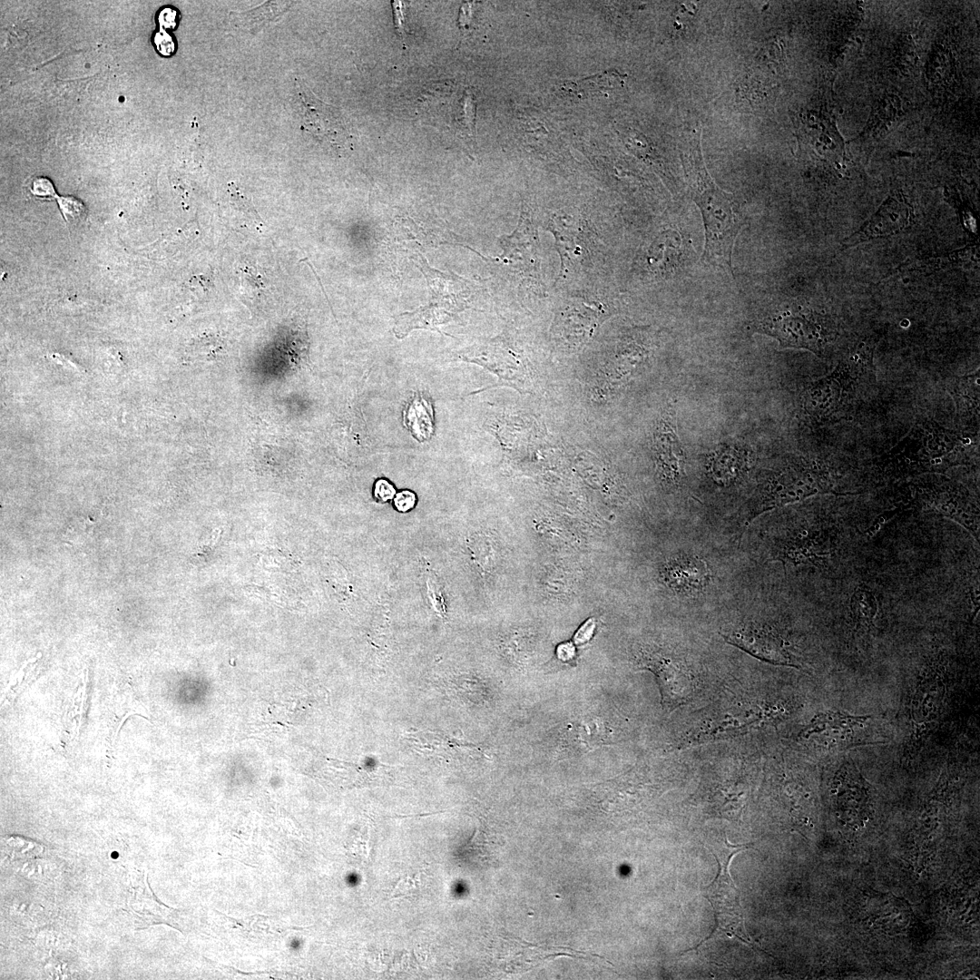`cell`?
Instances as JSON below:
<instances>
[{
    "instance_id": "cell-1",
    "label": "cell",
    "mask_w": 980,
    "mask_h": 980,
    "mask_svg": "<svg viewBox=\"0 0 980 980\" xmlns=\"http://www.w3.org/2000/svg\"><path fill=\"white\" fill-rule=\"evenodd\" d=\"M681 158L691 198L701 210L704 224L701 260L732 274L733 247L744 224L738 204L732 194L722 191L709 174L701 151V133L682 152Z\"/></svg>"
},
{
    "instance_id": "cell-2",
    "label": "cell",
    "mask_w": 980,
    "mask_h": 980,
    "mask_svg": "<svg viewBox=\"0 0 980 980\" xmlns=\"http://www.w3.org/2000/svg\"><path fill=\"white\" fill-rule=\"evenodd\" d=\"M935 421L920 418L886 456L899 474L941 472L960 463L971 441Z\"/></svg>"
},
{
    "instance_id": "cell-3",
    "label": "cell",
    "mask_w": 980,
    "mask_h": 980,
    "mask_svg": "<svg viewBox=\"0 0 980 980\" xmlns=\"http://www.w3.org/2000/svg\"><path fill=\"white\" fill-rule=\"evenodd\" d=\"M872 350L868 344L859 345L832 372L809 384L803 397V408L809 416L827 421L846 410L862 377L873 368Z\"/></svg>"
},
{
    "instance_id": "cell-4",
    "label": "cell",
    "mask_w": 980,
    "mask_h": 980,
    "mask_svg": "<svg viewBox=\"0 0 980 980\" xmlns=\"http://www.w3.org/2000/svg\"><path fill=\"white\" fill-rule=\"evenodd\" d=\"M835 494L828 471L816 462L795 459L772 471L752 500L749 518L817 494Z\"/></svg>"
},
{
    "instance_id": "cell-5",
    "label": "cell",
    "mask_w": 980,
    "mask_h": 980,
    "mask_svg": "<svg viewBox=\"0 0 980 980\" xmlns=\"http://www.w3.org/2000/svg\"><path fill=\"white\" fill-rule=\"evenodd\" d=\"M940 664L924 667L910 701V735L906 747L908 758L919 753L940 719L946 695V682Z\"/></svg>"
},
{
    "instance_id": "cell-6",
    "label": "cell",
    "mask_w": 980,
    "mask_h": 980,
    "mask_svg": "<svg viewBox=\"0 0 980 980\" xmlns=\"http://www.w3.org/2000/svg\"><path fill=\"white\" fill-rule=\"evenodd\" d=\"M872 721L868 715L829 710L816 714L799 733V738L825 750L878 743L871 735Z\"/></svg>"
},
{
    "instance_id": "cell-7",
    "label": "cell",
    "mask_w": 980,
    "mask_h": 980,
    "mask_svg": "<svg viewBox=\"0 0 980 980\" xmlns=\"http://www.w3.org/2000/svg\"><path fill=\"white\" fill-rule=\"evenodd\" d=\"M837 818L851 828H859L873 812L871 787L850 758H843L830 787Z\"/></svg>"
},
{
    "instance_id": "cell-8",
    "label": "cell",
    "mask_w": 980,
    "mask_h": 980,
    "mask_svg": "<svg viewBox=\"0 0 980 980\" xmlns=\"http://www.w3.org/2000/svg\"><path fill=\"white\" fill-rule=\"evenodd\" d=\"M745 845H730L726 838L720 845L719 855L713 853L718 864L719 873L714 881L705 887L706 897L711 903L716 914L717 926L720 930L731 932L740 939L748 942L744 930L743 914L740 905V895L729 872L732 857L738 852L749 848Z\"/></svg>"
},
{
    "instance_id": "cell-9",
    "label": "cell",
    "mask_w": 980,
    "mask_h": 980,
    "mask_svg": "<svg viewBox=\"0 0 980 980\" xmlns=\"http://www.w3.org/2000/svg\"><path fill=\"white\" fill-rule=\"evenodd\" d=\"M757 330L779 341L783 348H804L821 357L828 335L820 320L801 311H783L760 322Z\"/></svg>"
},
{
    "instance_id": "cell-10",
    "label": "cell",
    "mask_w": 980,
    "mask_h": 980,
    "mask_svg": "<svg viewBox=\"0 0 980 980\" xmlns=\"http://www.w3.org/2000/svg\"><path fill=\"white\" fill-rule=\"evenodd\" d=\"M643 667L657 677L664 708L672 710L691 699L694 677L685 662L667 652H647Z\"/></svg>"
},
{
    "instance_id": "cell-11",
    "label": "cell",
    "mask_w": 980,
    "mask_h": 980,
    "mask_svg": "<svg viewBox=\"0 0 980 980\" xmlns=\"http://www.w3.org/2000/svg\"><path fill=\"white\" fill-rule=\"evenodd\" d=\"M922 496L933 510L962 524L978 541V502L964 485L949 479L936 480L928 485Z\"/></svg>"
},
{
    "instance_id": "cell-12",
    "label": "cell",
    "mask_w": 980,
    "mask_h": 980,
    "mask_svg": "<svg viewBox=\"0 0 980 980\" xmlns=\"http://www.w3.org/2000/svg\"><path fill=\"white\" fill-rule=\"evenodd\" d=\"M725 641L760 661L774 665L799 668L785 641L772 629L744 623L721 632Z\"/></svg>"
},
{
    "instance_id": "cell-13",
    "label": "cell",
    "mask_w": 980,
    "mask_h": 980,
    "mask_svg": "<svg viewBox=\"0 0 980 980\" xmlns=\"http://www.w3.org/2000/svg\"><path fill=\"white\" fill-rule=\"evenodd\" d=\"M427 266H424L426 270L422 269V271L426 278L431 292L430 303L418 310L405 312L398 316L393 328L395 335L398 338H404L415 328H426L441 333L436 326L447 322L456 311L463 309L451 303H439L440 299L445 298L444 296L438 298L440 291L439 275L432 273V270Z\"/></svg>"
},
{
    "instance_id": "cell-14",
    "label": "cell",
    "mask_w": 980,
    "mask_h": 980,
    "mask_svg": "<svg viewBox=\"0 0 980 980\" xmlns=\"http://www.w3.org/2000/svg\"><path fill=\"white\" fill-rule=\"evenodd\" d=\"M652 441L662 477L670 484L678 485L684 474L685 455L676 432L675 412L671 407L659 419Z\"/></svg>"
},
{
    "instance_id": "cell-15",
    "label": "cell",
    "mask_w": 980,
    "mask_h": 980,
    "mask_svg": "<svg viewBox=\"0 0 980 980\" xmlns=\"http://www.w3.org/2000/svg\"><path fill=\"white\" fill-rule=\"evenodd\" d=\"M776 706V705H775ZM767 710H745L740 713H726L712 718L691 731L683 740L685 744L692 745L716 739H721L749 730L765 720L779 719L787 712L781 705Z\"/></svg>"
},
{
    "instance_id": "cell-16",
    "label": "cell",
    "mask_w": 980,
    "mask_h": 980,
    "mask_svg": "<svg viewBox=\"0 0 980 980\" xmlns=\"http://www.w3.org/2000/svg\"><path fill=\"white\" fill-rule=\"evenodd\" d=\"M910 207L902 200L889 197L876 214L846 243L854 245L873 238L887 237L903 230L910 220Z\"/></svg>"
},
{
    "instance_id": "cell-17",
    "label": "cell",
    "mask_w": 980,
    "mask_h": 980,
    "mask_svg": "<svg viewBox=\"0 0 980 980\" xmlns=\"http://www.w3.org/2000/svg\"><path fill=\"white\" fill-rule=\"evenodd\" d=\"M300 100L304 104L303 126L318 138H331V135L338 140L343 138L345 130L341 122L333 113V108L309 96L305 90H299Z\"/></svg>"
},
{
    "instance_id": "cell-18",
    "label": "cell",
    "mask_w": 980,
    "mask_h": 980,
    "mask_svg": "<svg viewBox=\"0 0 980 980\" xmlns=\"http://www.w3.org/2000/svg\"><path fill=\"white\" fill-rule=\"evenodd\" d=\"M957 416L966 425L978 426L979 423V370L971 375L955 378L949 384Z\"/></svg>"
},
{
    "instance_id": "cell-19",
    "label": "cell",
    "mask_w": 980,
    "mask_h": 980,
    "mask_svg": "<svg viewBox=\"0 0 980 980\" xmlns=\"http://www.w3.org/2000/svg\"><path fill=\"white\" fill-rule=\"evenodd\" d=\"M405 426L418 442L428 441L434 434V410L431 400L422 393H416L407 402L403 412Z\"/></svg>"
},
{
    "instance_id": "cell-20",
    "label": "cell",
    "mask_w": 980,
    "mask_h": 980,
    "mask_svg": "<svg viewBox=\"0 0 980 980\" xmlns=\"http://www.w3.org/2000/svg\"><path fill=\"white\" fill-rule=\"evenodd\" d=\"M671 585L682 591L698 590L709 579L705 562L697 557H682L672 561L666 569Z\"/></svg>"
},
{
    "instance_id": "cell-21",
    "label": "cell",
    "mask_w": 980,
    "mask_h": 980,
    "mask_svg": "<svg viewBox=\"0 0 980 980\" xmlns=\"http://www.w3.org/2000/svg\"><path fill=\"white\" fill-rule=\"evenodd\" d=\"M875 904L871 905L870 911L867 913L869 925H873L871 926H876L884 931L898 932L907 924L908 910L898 899L878 898Z\"/></svg>"
},
{
    "instance_id": "cell-22",
    "label": "cell",
    "mask_w": 980,
    "mask_h": 980,
    "mask_svg": "<svg viewBox=\"0 0 980 980\" xmlns=\"http://www.w3.org/2000/svg\"><path fill=\"white\" fill-rule=\"evenodd\" d=\"M405 740L416 751L426 755L448 756L457 748L472 747V744L452 740L445 734L431 731H413L407 733Z\"/></svg>"
},
{
    "instance_id": "cell-23",
    "label": "cell",
    "mask_w": 980,
    "mask_h": 980,
    "mask_svg": "<svg viewBox=\"0 0 980 980\" xmlns=\"http://www.w3.org/2000/svg\"><path fill=\"white\" fill-rule=\"evenodd\" d=\"M850 608L855 621L860 626L868 628L873 625L877 612V603L874 594L866 588L858 589L851 597Z\"/></svg>"
},
{
    "instance_id": "cell-24",
    "label": "cell",
    "mask_w": 980,
    "mask_h": 980,
    "mask_svg": "<svg viewBox=\"0 0 980 980\" xmlns=\"http://www.w3.org/2000/svg\"><path fill=\"white\" fill-rule=\"evenodd\" d=\"M287 4V2L267 3V5L249 12L236 14V18L233 19L237 24H240L243 27H248L250 29L259 27V24L271 21L274 17L279 15L283 10L288 7Z\"/></svg>"
},
{
    "instance_id": "cell-25",
    "label": "cell",
    "mask_w": 980,
    "mask_h": 980,
    "mask_svg": "<svg viewBox=\"0 0 980 980\" xmlns=\"http://www.w3.org/2000/svg\"><path fill=\"white\" fill-rule=\"evenodd\" d=\"M3 848L10 858L19 859L40 857L44 850L39 843L22 836L3 838Z\"/></svg>"
},
{
    "instance_id": "cell-26",
    "label": "cell",
    "mask_w": 980,
    "mask_h": 980,
    "mask_svg": "<svg viewBox=\"0 0 980 980\" xmlns=\"http://www.w3.org/2000/svg\"><path fill=\"white\" fill-rule=\"evenodd\" d=\"M56 199L62 215L66 221H75L85 217L87 209L81 200L74 196H60Z\"/></svg>"
},
{
    "instance_id": "cell-27",
    "label": "cell",
    "mask_w": 980,
    "mask_h": 980,
    "mask_svg": "<svg viewBox=\"0 0 980 980\" xmlns=\"http://www.w3.org/2000/svg\"><path fill=\"white\" fill-rule=\"evenodd\" d=\"M152 42L156 50L162 55L169 56L175 51V42L173 38L163 29H160L153 34Z\"/></svg>"
},
{
    "instance_id": "cell-28",
    "label": "cell",
    "mask_w": 980,
    "mask_h": 980,
    "mask_svg": "<svg viewBox=\"0 0 980 980\" xmlns=\"http://www.w3.org/2000/svg\"><path fill=\"white\" fill-rule=\"evenodd\" d=\"M31 191L38 198L54 199L58 197L53 182L45 177L36 178L32 183Z\"/></svg>"
},
{
    "instance_id": "cell-29",
    "label": "cell",
    "mask_w": 980,
    "mask_h": 980,
    "mask_svg": "<svg viewBox=\"0 0 980 980\" xmlns=\"http://www.w3.org/2000/svg\"><path fill=\"white\" fill-rule=\"evenodd\" d=\"M373 493L377 500L387 502L394 497L396 490L387 479H378L374 485Z\"/></svg>"
},
{
    "instance_id": "cell-30",
    "label": "cell",
    "mask_w": 980,
    "mask_h": 980,
    "mask_svg": "<svg viewBox=\"0 0 980 980\" xmlns=\"http://www.w3.org/2000/svg\"><path fill=\"white\" fill-rule=\"evenodd\" d=\"M178 12L176 9L171 6H165L160 10L157 15V22L161 26V29H173L177 25Z\"/></svg>"
},
{
    "instance_id": "cell-31",
    "label": "cell",
    "mask_w": 980,
    "mask_h": 980,
    "mask_svg": "<svg viewBox=\"0 0 980 980\" xmlns=\"http://www.w3.org/2000/svg\"><path fill=\"white\" fill-rule=\"evenodd\" d=\"M416 503V495L409 490H402L397 494L394 505L399 512H407L414 508Z\"/></svg>"
},
{
    "instance_id": "cell-32",
    "label": "cell",
    "mask_w": 980,
    "mask_h": 980,
    "mask_svg": "<svg viewBox=\"0 0 980 980\" xmlns=\"http://www.w3.org/2000/svg\"><path fill=\"white\" fill-rule=\"evenodd\" d=\"M594 627H595V623H594L593 620V619L588 620L586 622H584L582 625V627L578 630V632L574 635V642L576 643H579V644L586 642L592 637Z\"/></svg>"
}]
</instances>
